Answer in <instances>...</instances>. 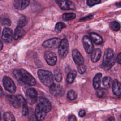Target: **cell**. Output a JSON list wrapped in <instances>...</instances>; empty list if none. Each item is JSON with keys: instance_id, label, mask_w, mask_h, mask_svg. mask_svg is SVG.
<instances>
[{"instance_id": "cell-20", "label": "cell", "mask_w": 121, "mask_h": 121, "mask_svg": "<svg viewBox=\"0 0 121 121\" xmlns=\"http://www.w3.org/2000/svg\"><path fill=\"white\" fill-rule=\"evenodd\" d=\"M102 52L100 49L96 48L93 50L91 55V60L94 62L98 61L101 58Z\"/></svg>"}, {"instance_id": "cell-23", "label": "cell", "mask_w": 121, "mask_h": 121, "mask_svg": "<svg viewBox=\"0 0 121 121\" xmlns=\"http://www.w3.org/2000/svg\"><path fill=\"white\" fill-rule=\"evenodd\" d=\"M25 31L22 27H19L17 26L16 28L14 34L13 35V38L14 40H17L18 39L22 37L24 35Z\"/></svg>"}, {"instance_id": "cell-38", "label": "cell", "mask_w": 121, "mask_h": 121, "mask_svg": "<svg viewBox=\"0 0 121 121\" xmlns=\"http://www.w3.org/2000/svg\"><path fill=\"white\" fill-rule=\"evenodd\" d=\"M86 114V112L84 110H80V111L79 112L78 115H79L80 117H83L84 116H85Z\"/></svg>"}, {"instance_id": "cell-18", "label": "cell", "mask_w": 121, "mask_h": 121, "mask_svg": "<svg viewBox=\"0 0 121 121\" xmlns=\"http://www.w3.org/2000/svg\"><path fill=\"white\" fill-rule=\"evenodd\" d=\"M112 89L114 94L118 96L121 95V83L117 79L113 80L112 84Z\"/></svg>"}, {"instance_id": "cell-19", "label": "cell", "mask_w": 121, "mask_h": 121, "mask_svg": "<svg viewBox=\"0 0 121 121\" xmlns=\"http://www.w3.org/2000/svg\"><path fill=\"white\" fill-rule=\"evenodd\" d=\"M8 99L10 104L15 108H19L20 107V103L17 96L14 95H8Z\"/></svg>"}, {"instance_id": "cell-29", "label": "cell", "mask_w": 121, "mask_h": 121, "mask_svg": "<svg viewBox=\"0 0 121 121\" xmlns=\"http://www.w3.org/2000/svg\"><path fill=\"white\" fill-rule=\"evenodd\" d=\"M54 78L57 82H60L62 79V75L60 70L56 69L54 70Z\"/></svg>"}, {"instance_id": "cell-26", "label": "cell", "mask_w": 121, "mask_h": 121, "mask_svg": "<svg viewBox=\"0 0 121 121\" xmlns=\"http://www.w3.org/2000/svg\"><path fill=\"white\" fill-rule=\"evenodd\" d=\"M3 119L6 121H13L16 120L13 114L9 112H7L4 113Z\"/></svg>"}, {"instance_id": "cell-14", "label": "cell", "mask_w": 121, "mask_h": 121, "mask_svg": "<svg viewBox=\"0 0 121 121\" xmlns=\"http://www.w3.org/2000/svg\"><path fill=\"white\" fill-rule=\"evenodd\" d=\"M30 3V0H15L14 2V7L19 10L26 9Z\"/></svg>"}, {"instance_id": "cell-47", "label": "cell", "mask_w": 121, "mask_h": 121, "mask_svg": "<svg viewBox=\"0 0 121 121\" xmlns=\"http://www.w3.org/2000/svg\"><path fill=\"white\" fill-rule=\"evenodd\" d=\"M0 31H1V28H0Z\"/></svg>"}, {"instance_id": "cell-10", "label": "cell", "mask_w": 121, "mask_h": 121, "mask_svg": "<svg viewBox=\"0 0 121 121\" xmlns=\"http://www.w3.org/2000/svg\"><path fill=\"white\" fill-rule=\"evenodd\" d=\"M82 43L86 52L91 54L94 50V45L91 39L87 36H84L82 38Z\"/></svg>"}, {"instance_id": "cell-39", "label": "cell", "mask_w": 121, "mask_h": 121, "mask_svg": "<svg viewBox=\"0 0 121 121\" xmlns=\"http://www.w3.org/2000/svg\"><path fill=\"white\" fill-rule=\"evenodd\" d=\"M68 120L69 121H77V119L75 115H71L69 117Z\"/></svg>"}, {"instance_id": "cell-8", "label": "cell", "mask_w": 121, "mask_h": 121, "mask_svg": "<svg viewBox=\"0 0 121 121\" xmlns=\"http://www.w3.org/2000/svg\"><path fill=\"white\" fill-rule=\"evenodd\" d=\"M44 57L47 63L50 66H54L57 62L56 54L51 51H45L44 53Z\"/></svg>"}, {"instance_id": "cell-31", "label": "cell", "mask_w": 121, "mask_h": 121, "mask_svg": "<svg viewBox=\"0 0 121 121\" xmlns=\"http://www.w3.org/2000/svg\"><path fill=\"white\" fill-rule=\"evenodd\" d=\"M77 97V93L73 90L69 91L67 94V98L70 100H74L76 99Z\"/></svg>"}, {"instance_id": "cell-6", "label": "cell", "mask_w": 121, "mask_h": 121, "mask_svg": "<svg viewBox=\"0 0 121 121\" xmlns=\"http://www.w3.org/2000/svg\"><path fill=\"white\" fill-rule=\"evenodd\" d=\"M37 92L34 88H29L26 91V99L30 104H33L36 102L37 99Z\"/></svg>"}, {"instance_id": "cell-9", "label": "cell", "mask_w": 121, "mask_h": 121, "mask_svg": "<svg viewBox=\"0 0 121 121\" xmlns=\"http://www.w3.org/2000/svg\"><path fill=\"white\" fill-rule=\"evenodd\" d=\"M56 3L63 10H74V4L69 0H55Z\"/></svg>"}, {"instance_id": "cell-17", "label": "cell", "mask_w": 121, "mask_h": 121, "mask_svg": "<svg viewBox=\"0 0 121 121\" xmlns=\"http://www.w3.org/2000/svg\"><path fill=\"white\" fill-rule=\"evenodd\" d=\"M50 91L54 96H58L61 93L62 89L60 85L53 83L50 86Z\"/></svg>"}, {"instance_id": "cell-5", "label": "cell", "mask_w": 121, "mask_h": 121, "mask_svg": "<svg viewBox=\"0 0 121 121\" xmlns=\"http://www.w3.org/2000/svg\"><path fill=\"white\" fill-rule=\"evenodd\" d=\"M37 105L45 111L47 113L49 112L52 109V105L50 101L43 97H39L36 101Z\"/></svg>"}, {"instance_id": "cell-21", "label": "cell", "mask_w": 121, "mask_h": 121, "mask_svg": "<svg viewBox=\"0 0 121 121\" xmlns=\"http://www.w3.org/2000/svg\"><path fill=\"white\" fill-rule=\"evenodd\" d=\"M102 74L101 73H97L94 78L93 81V85L95 89H97L99 88L101 85Z\"/></svg>"}, {"instance_id": "cell-34", "label": "cell", "mask_w": 121, "mask_h": 121, "mask_svg": "<svg viewBox=\"0 0 121 121\" xmlns=\"http://www.w3.org/2000/svg\"><path fill=\"white\" fill-rule=\"evenodd\" d=\"M77 69H78V72L80 73V74H83L85 73V72L86 71V65L83 64L82 65H78L77 66Z\"/></svg>"}, {"instance_id": "cell-4", "label": "cell", "mask_w": 121, "mask_h": 121, "mask_svg": "<svg viewBox=\"0 0 121 121\" xmlns=\"http://www.w3.org/2000/svg\"><path fill=\"white\" fill-rule=\"evenodd\" d=\"M2 81L3 86L6 90L11 93H14L16 92V85L11 78L8 76H4Z\"/></svg>"}, {"instance_id": "cell-24", "label": "cell", "mask_w": 121, "mask_h": 121, "mask_svg": "<svg viewBox=\"0 0 121 121\" xmlns=\"http://www.w3.org/2000/svg\"><path fill=\"white\" fill-rule=\"evenodd\" d=\"M77 76V72L75 70H73L69 72L67 75L66 80L68 83L71 84Z\"/></svg>"}, {"instance_id": "cell-2", "label": "cell", "mask_w": 121, "mask_h": 121, "mask_svg": "<svg viewBox=\"0 0 121 121\" xmlns=\"http://www.w3.org/2000/svg\"><path fill=\"white\" fill-rule=\"evenodd\" d=\"M37 75L40 80L45 86L50 87L53 83V75L51 72L39 69L37 71Z\"/></svg>"}, {"instance_id": "cell-35", "label": "cell", "mask_w": 121, "mask_h": 121, "mask_svg": "<svg viewBox=\"0 0 121 121\" xmlns=\"http://www.w3.org/2000/svg\"><path fill=\"white\" fill-rule=\"evenodd\" d=\"M115 62V58L113 57V58L112 59V60L107 65H106L105 66H104V70H108L109 69H110L112 67V66L114 64Z\"/></svg>"}, {"instance_id": "cell-43", "label": "cell", "mask_w": 121, "mask_h": 121, "mask_svg": "<svg viewBox=\"0 0 121 121\" xmlns=\"http://www.w3.org/2000/svg\"><path fill=\"white\" fill-rule=\"evenodd\" d=\"M106 120L107 121H113L115 120V119L112 117H111L109 118L108 119H107Z\"/></svg>"}, {"instance_id": "cell-40", "label": "cell", "mask_w": 121, "mask_h": 121, "mask_svg": "<svg viewBox=\"0 0 121 121\" xmlns=\"http://www.w3.org/2000/svg\"><path fill=\"white\" fill-rule=\"evenodd\" d=\"M116 60L117 62L119 64H121V52H120L117 56Z\"/></svg>"}, {"instance_id": "cell-16", "label": "cell", "mask_w": 121, "mask_h": 121, "mask_svg": "<svg viewBox=\"0 0 121 121\" xmlns=\"http://www.w3.org/2000/svg\"><path fill=\"white\" fill-rule=\"evenodd\" d=\"M47 112L38 106L35 107V114L37 121H43L45 119Z\"/></svg>"}, {"instance_id": "cell-42", "label": "cell", "mask_w": 121, "mask_h": 121, "mask_svg": "<svg viewBox=\"0 0 121 121\" xmlns=\"http://www.w3.org/2000/svg\"><path fill=\"white\" fill-rule=\"evenodd\" d=\"M3 90H2V89L1 87V86H0V96H2L3 95Z\"/></svg>"}, {"instance_id": "cell-1", "label": "cell", "mask_w": 121, "mask_h": 121, "mask_svg": "<svg viewBox=\"0 0 121 121\" xmlns=\"http://www.w3.org/2000/svg\"><path fill=\"white\" fill-rule=\"evenodd\" d=\"M13 75L18 82L29 86H35L36 81L35 78L25 69L21 68L15 69Z\"/></svg>"}, {"instance_id": "cell-27", "label": "cell", "mask_w": 121, "mask_h": 121, "mask_svg": "<svg viewBox=\"0 0 121 121\" xmlns=\"http://www.w3.org/2000/svg\"><path fill=\"white\" fill-rule=\"evenodd\" d=\"M75 17L76 15L73 13H66L63 14L62 15L63 19L66 21L72 20Z\"/></svg>"}, {"instance_id": "cell-32", "label": "cell", "mask_w": 121, "mask_h": 121, "mask_svg": "<svg viewBox=\"0 0 121 121\" xmlns=\"http://www.w3.org/2000/svg\"><path fill=\"white\" fill-rule=\"evenodd\" d=\"M110 27L113 30V31H118L120 28H121V26L120 24L116 21H113L111 23L110 25Z\"/></svg>"}, {"instance_id": "cell-7", "label": "cell", "mask_w": 121, "mask_h": 121, "mask_svg": "<svg viewBox=\"0 0 121 121\" xmlns=\"http://www.w3.org/2000/svg\"><path fill=\"white\" fill-rule=\"evenodd\" d=\"M61 41L59 38H52L44 41L42 45L45 48L56 49L59 47Z\"/></svg>"}, {"instance_id": "cell-11", "label": "cell", "mask_w": 121, "mask_h": 121, "mask_svg": "<svg viewBox=\"0 0 121 121\" xmlns=\"http://www.w3.org/2000/svg\"><path fill=\"white\" fill-rule=\"evenodd\" d=\"M13 38V34L12 29L8 27L4 28L1 35L2 41L6 43H10L11 42Z\"/></svg>"}, {"instance_id": "cell-25", "label": "cell", "mask_w": 121, "mask_h": 121, "mask_svg": "<svg viewBox=\"0 0 121 121\" xmlns=\"http://www.w3.org/2000/svg\"><path fill=\"white\" fill-rule=\"evenodd\" d=\"M112 78L109 76L104 77L103 78L102 82L104 86L107 88L110 87L112 84Z\"/></svg>"}, {"instance_id": "cell-33", "label": "cell", "mask_w": 121, "mask_h": 121, "mask_svg": "<svg viewBox=\"0 0 121 121\" xmlns=\"http://www.w3.org/2000/svg\"><path fill=\"white\" fill-rule=\"evenodd\" d=\"M0 23L3 26H9L11 25V20L8 18H2L0 20Z\"/></svg>"}, {"instance_id": "cell-13", "label": "cell", "mask_w": 121, "mask_h": 121, "mask_svg": "<svg viewBox=\"0 0 121 121\" xmlns=\"http://www.w3.org/2000/svg\"><path fill=\"white\" fill-rule=\"evenodd\" d=\"M72 56L74 62L77 65L84 64V58L80 52L77 49H74L72 50Z\"/></svg>"}, {"instance_id": "cell-41", "label": "cell", "mask_w": 121, "mask_h": 121, "mask_svg": "<svg viewBox=\"0 0 121 121\" xmlns=\"http://www.w3.org/2000/svg\"><path fill=\"white\" fill-rule=\"evenodd\" d=\"M92 16H88V17H86L84 18H81L80 19V21L81 20H87V19H90L91 18Z\"/></svg>"}, {"instance_id": "cell-3", "label": "cell", "mask_w": 121, "mask_h": 121, "mask_svg": "<svg viewBox=\"0 0 121 121\" xmlns=\"http://www.w3.org/2000/svg\"><path fill=\"white\" fill-rule=\"evenodd\" d=\"M58 52L61 58H64L68 54L69 51V42L67 39L64 38L58 47Z\"/></svg>"}, {"instance_id": "cell-36", "label": "cell", "mask_w": 121, "mask_h": 121, "mask_svg": "<svg viewBox=\"0 0 121 121\" xmlns=\"http://www.w3.org/2000/svg\"><path fill=\"white\" fill-rule=\"evenodd\" d=\"M97 90V91H96V95L97 97L100 98L103 97L105 94V90L103 88H101V89L98 88Z\"/></svg>"}, {"instance_id": "cell-30", "label": "cell", "mask_w": 121, "mask_h": 121, "mask_svg": "<svg viewBox=\"0 0 121 121\" xmlns=\"http://www.w3.org/2000/svg\"><path fill=\"white\" fill-rule=\"evenodd\" d=\"M66 27V25L62 22H58L56 24L55 27V31L57 33L60 32L62 29Z\"/></svg>"}, {"instance_id": "cell-22", "label": "cell", "mask_w": 121, "mask_h": 121, "mask_svg": "<svg viewBox=\"0 0 121 121\" xmlns=\"http://www.w3.org/2000/svg\"><path fill=\"white\" fill-rule=\"evenodd\" d=\"M91 38L93 40V42L97 45H99L102 43L103 39L102 37L98 34L95 33H91L90 34Z\"/></svg>"}, {"instance_id": "cell-15", "label": "cell", "mask_w": 121, "mask_h": 121, "mask_svg": "<svg viewBox=\"0 0 121 121\" xmlns=\"http://www.w3.org/2000/svg\"><path fill=\"white\" fill-rule=\"evenodd\" d=\"M17 98L18 99L20 103V105H21L22 110V113L24 116H26L29 113V110L27 106V103L24 98V97L20 95H18L17 96Z\"/></svg>"}, {"instance_id": "cell-45", "label": "cell", "mask_w": 121, "mask_h": 121, "mask_svg": "<svg viewBox=\"0 0 121 121\" xmlns=\"http://www.w3.org/2000/svg\"><path fill=\"white\" fill-rule=\"evenodd\" d=\"M2 48H3V44H2V42L0 40V51L2 49Z\"/></svg>"}, {"instance_id": "cell-44", "label": "cell", "mask_w": 121, "mask_h": 121, "mask_svg": "<svg viewBox=\"0 0 121 121\" xmlns=\"http://www.w3.org/2000/svg\"><path fill=\"white\" fill-rule=\"evenodd\" d=\"M116 6L118 7H121V1L117 2L116 3Z\"/></svg>"}, {"instance_id": "cell-12", "label": "cell", "mask_w": 121, "mask_h": 121, "mask_svg": "<svg viewBox=\"0 0 121 121\" xmlns=\"http://www.w3.org/2000/svg\"><path fill=\"white\" fill-rule=\"evenodd\" d=\"M113 51L112 49H107L106 50L104 54L102 65L104 67L107 65L113 58Z\"/></svg>"}, {"instance_id": "cell-37", "label": "cell", "mask_w": 121, "mask_h": 121, "mask_svg": "<svg viewBox=\"0 0 121 121\" xmlns=\"http://www.w3.org/2000/svg\"><path fill=\"white\" fill-rule=\"evenodd\" d=\"M101 0H87V4L89 6H93L100 3Z\"/></svg>"}, {"instance_id": "cell-28", "label": "cell", "mask_w": 121, "mask_h": 121, "mask_svg": "<svg viewBox=\"0 0 121 121\" xmlns=\"http://www.w3.org/2000/svg\"><path fill=\"white\" fill-rule=\"evenodd\" d=\"M27 23V18L25 16H22L20 17V18L18 20L17 26L22 28L26 25Z\"/></svg>"}, {"instance_id": "cell-46", "label": "cell", "mask_w": 121, "mask_h": 121, "mask_svg": "<svg viewBox=\"0 0 121 121\" xmlns=\"http://www.w3.org/2000/svg\"><path fill=\"white\" fill-rule=\"evenodd\" d=\"M1 113L0 112V121L1 120Z\"/></svg>"}]
</instances>
